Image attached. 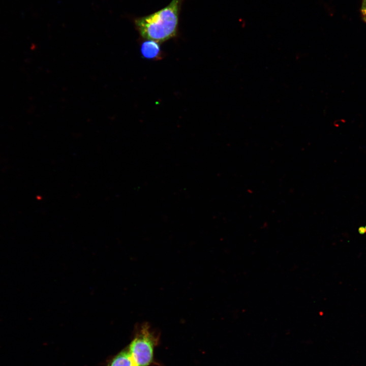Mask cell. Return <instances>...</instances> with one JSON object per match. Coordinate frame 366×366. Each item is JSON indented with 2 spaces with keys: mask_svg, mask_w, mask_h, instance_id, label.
I'll return each instance as SVG.
<instances>
[{
  "mask_svg": "<svg viewBox=\"0 0 366 366\" xmlns=\"http://www.w3.org/2000/svg\"><path fill=\"white\" fill-rule=\"evenodd\" d=\"M141 52L142 56L146 58H158L160 54V47L159 42L151 40H147L142 44Z\"/></svg>",
  "mask_w": 366,
  "mask_h": 366,
  "instance_id": "3957f363",
  "label": "cell"
},
{
  "mask_svg": "<svg viewBox=\"0 0 366 366\" xmlns=\"http://www.w3.org/2000/svg\"><path fill=\"white\" fill-rule=\"evenodd\" d=\"M361 13L363 20L366 22V0H362L361 7Z\"/></svg>",
  "mask_w": 366,
  "mask_h": 366,
  "instance_id": "5b68a950",
  "label": "cell"
},
{
  "mask_svg": "<svg viewBox=\"0 0 366 366\" xmlns=\"http://www.w3.org/2000/svg\"><path fill=\"white\" fill-rule=\"evenodd\" d=\"M159 337L147 323L140 325L128 347L135 366H149L153 362Z\"/></svg>",
  "mask_w": 366,
  "mask_h": 366,
  "instance_id": "7a4b0ae2",
  "label": "cell"
},
{
  "mask_svg": "<svg viewBox=\"0 0 366 366\" xmlns=\"http://www.w3.org/2000/svg\"><path fill=\"white\" fill-rule=\"evenodd\" d=\"M182 1L172 0L160 10L136 18L135 23L141 36L159 43L175 36Z\"/></svg>",
  "mask_w": 366,
  "mask_h": 366,
  "instance_id": "6da1fadb",
  "label": "cell"
},
{
  "mask_svg": "<svg viewBox=\"0 0 366 366\" xmlns=\"http://www.w3.org/2000/svg\"><path fill=\"white\" fill-rule=\"evenodd\" d=\"M109 366H135L128 347L115 356Z\"/></svg>",
  "mask_w": 366,
  "mask_h": 366,
  "instance_id": "277c9868",
  "label": "cell"
}]
</instances>
